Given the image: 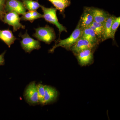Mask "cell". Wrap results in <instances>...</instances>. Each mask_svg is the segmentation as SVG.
<instances>
[{"instance_id": "13", "label": "cell", "mask_w": 120, "mask_h": 120, "mask_svg": "<svg viewBox=\"0 0 120 120\" xmlns=\"http://www.w3.org/2000/svg\"><path fill=\"white\" fill-rule=\"evenodd\" d=\"M94 21L98 23H104L109 16V13L101 9L91 7Z\"/></svg>"}, {"instance_id": "2", "label": "cell", "mask_w": 120, "mask_h": 120, "mask_svg": "<svg viewBox=\"0 0 120 120\" xmlns=\"http://www.w3.org/2000/svg\"><path fill=\"white\" fill-rule=\"evenodd\" d=\"M35 33L32 36L39 41L50 44L56 39V33L53 28L46 25L44 27L35 28Z\"/></svg>"}, {"instance_id": "19", "label": "cell", "mask_w": 120, "mask_h": 120, "mask_svg": "<svg viewBox=\"0 0 120 120\" xmlns=\"http://www.w3.org/2000/svg\"><path fill=\"white\" fill-rule=\"evenodd\" d=\"M22 2L26 9L29 11H36L41 7L38 1L33 0H22Z\"/></svg>"}, {"instance_id": "12", "label": "cell", "mask_w": 120, "mask_h": 120, "mask_svg": "<svg viewBox=\"0 0 120 120\" xmlns=\"http://www.w3.org/2000/svg\"><path fill=\"white\" fill-rule=\"evenodd\" d=\"M81 38L97 45L101 41L97 38L94 30L89 27L83 29Z\"/></svg>"}, {"instance_id": "5", "label": "cell", "mask_w": 120, "mask_h": 120, "mask_svg": "<svg viewBox=\"0 0 120 120\" xmlns=\"http://www.w3.org/2000/svg\"><path fill=\"white\" fill-rule=\"evenodd\" d=\"M24 97L26 102L30 105L39 104L37 84L35 81L31 82L26 87Z\"/></svg>"}, {"instance_id": "7", "label": "cell", "mask_w": 120, "mask_h": 120, "mask_svg": "<svg viewBox=\"0 0 120 120\" xmlns=\"http://www.w3.org/2000/svg\"><path fill=\"white\" fill-rule=\"evenodd\" d=\"M87 49L79 52L76 56L79 64L82 66L91 64L94 62V49Z\"/></svg>"}, {"instance_id": "14", "label": "cell", "mask_w": 120, "mask_h": 120, "mask_svg": "<svg viewBox=\"0 0 120 120\" xmlns=\"http://www.w3.org/2000/svg\"><path fill=\"white\" fill-rule=\"evenodd\" d=\"M0 39L2 40L10 48L17 39L13 35L12 31L8 30H0Z\"/></svg>"}, {"instance_id": "21", "label": "cell", "mask_w": 120, "mask_h": 120, "mask_svg": "<svg viewBox=\"0 0 120 120\" xmlns=\"http://www.w3.org/2000/svg\"><path fill=\"white\" fill-rule=\"evenodd\" d=\"M120 24V17H116L115 16L113 21L111 27V38L113 40H114L115 34Z\"/></svg>"}, {"instance_id": "1", "label": "cell", "mask_w": 120, "mask_h": 120, "mask_svg": "<svg viewBox=\"0 0 120 120\" xmlns=\"http://www.w3.org/2000/svg\"><path fill=\"white\" fill-rule=\"evenodd\" d=\"M82 30L79 22L76 28L69 37L65 39H59L56 41L55 45L49 50V52L53 53L56 48L59 47H63L67 50H70L72 46L81 38Z\"/></svg>"}, {"instance_id": "23", "label": "cell", "mask_w": 120, "mask_h": 120, "mask_svg": "<svg viewBox=\"0 0 120 120\" xmlns=\"http://www.w3.org/2000/svg\"><path fill=\"white\" fill-rule=\"evenodd\" d=\"M5 53L6 51H5L4 52L0 54V66L4 65L5 64L4 56Z\"/></svg>"}, {"instance_id": "22", "label": "cell", "mask_w": 120, "mask_h": 120, "mask_svg": "<svg viewBox=\"0 0 120 120\" xmlns=\"http://www.w3.org/2000/svg\"><path fill=\"white\" fill-rule=\"evenodd\" d=\"M6 1V0H0V13L4 15L5 13V7Z\"/></svg>"}, {"instance_id": "10", "label": "cell", "mask_w": 120, "mask_h": 120, "mask_svg": "<svg viewBox=\"0 0 120 120\" xmlns=\"http://www.w3.org/2000/svg\"><path fill=\"white\" fill-rule=\"evenodd\" d=\"M94 21L91 8L90 7H85L83 13L79 22L80 26L82 29L88 27Z\"/></svg>"}, {"instance_id": "20", "label": "cell", "mask_w": 120, "mask_h": 120, "mask_svg": "<svg viewBox=\"0 0 120 120\" xmlns=\"http://www.w3.org/2000/svg\"><path fill=\"white\" fill-rule=\"evenodd\" d=\"M38 87V95L39 104L44 105H45V86L41 84H37Z\"/></svg>"}, {"instance_id": "18", "label": "cell", "mask_w": 120, "mask_h": 120, "mask_svg": "<svg viewBox=\"0 0 120 120\" xmlns=\"http://www.w3.org/2000/svg\"><path fill=\"white\" fill-rule=\"evenodd\" d=\"M89 27L94 31L99 40L101 41L104 30V23H98L94 21Z\"/></svg>"}, {"instance_id": "15", "label": "cell", "mask_w": 120, "mask_h": 120, "mask_svg": "<svg viewBox=\"0 0 120 120\" xmlns=\"http://www.w3.org/2000/svg\"><path fill=\"white\" fill-rule=\"evenodd\" d=\"M115 16L109 15L104 23V30L101 41L111 38V27Z\"/></svg>"}, {"instance_id": "8", "label": "cell", "mask_w": 120, "mask_h": 120, "mask_svg": "<svg viewBox=\"0 0 120 120\" xmlns=\"http://www.w3.org/2000/svg\"><path fill=\"white\" fill-rule=\"evenodd\" d=\"M26 9L22 1L19 0H7L5 3V13L15 11L19 15H22L26 12Z\"/></svg>"}, {"instance_id": "4", "label": "cell", "mask_w": 120, "mask_h": 120, "mask_svg": "<svg viewBox=\"0 0 120 120\" xmlns=\"http://www.w3.org/2000/svg\"><path fill=\"white\" fill-rule=\"evenodd\" d=\"M19 37L22 38L20 41L22 49L26 53H30L34 50H39L41 48V43L38 40H36L31 38L27 33L26 30L23 34L20 33Z\"/></svg>"}, {"instance_id": "3", "label": "cell", "mask_w": 120, "mask_h": 120, "mask_svg": "<svg viewBox=\"0 0 120 120\" xmlns=\"http://www.w3.org/2000/svg\"><path fill=\"white\" fill-rule=\"evenodd\" d=\"M41 8L43 13V18L45 21L55 25L58 28L60 32V35L62 31L67 32L66 28L58 22L56 15L57 9L56 8L51 7L46 8L43 5H41Z\"/></svg>"}, {"instance_id": "24", "label": "cell", "mask_w": 120, "mask_h": 120, "mask_svg": "<svg viewBox=\"0 0 120 120\" xmlns=\"http://www.w3.org/2000/svg\"><path fill=\"white\" fill-rule=\"evenodd\" d=\"M4 15L2 14V13H0V19L2 20Z\"/></svg>"}, {"instance_id": "6", "label": "cell", "mask_w": 120, "mask_h": 120, "mask_svg": "<svg viewBox=\"0 0 120 120\" xmlns=\"http://www.w3.org/2000/svg\"><path fill=\"white\" fill-rule=\"evenodd\" d=\"M2 20L4 23L12 26L14 32L17 31L20 28L24 29L26 27L20 23L19 15L15 12H6L4 15Z\"/></svg>"}, {"instance_id": "11", "label": "cell", "mask_w": 120, "mask_h": 120, "mask_svg": "<svg viewBox=\"0 0 120 120\" xmlns=\"http://www.w3.org/2000/svg\"><path fill=\"white\" fill-rule=\"evenodd\" d=\"M45 105L56 101L58 97V93L55 88L51 86L45 85Z\"/></svg>"}, {"instance_id": "17", "label": "cell", "mask_w": 120, "mask_h": 120, "mask_svg": "<svg viewBox=\"0 0 120 120\" xmlns=\"http://www.w3.org/2000/svg\"><path fill=\"white\" fill-rule=\"evenodd\" d=\"M53 4L60 12L64 14L65 9L71 4L70 0H47Z\"/></svg>"}, {"instance_id": "9", "label": "cell", "mask_w": 120, "mask_h": 120, "mask_svg": "<svg viewBox=\"0 0 120 120\" xmlns=\"http://www.w3.org/2000/svg\"><path fill=\"white\" fill-rule=\"evenodd\" d=\"M97 45L91 43L84 39L80 38L72 46L70 50L76 56L77 53L84 50L87 49H95Z\"/></svg>"}, {"instance_id": "16", "label": "cell", "mask_w": 120, "mask_h": 120, "mask_svg": "<svg viewBox=\"0 0 120 120\" xmlns=\"http://www.w3.org/2000/svg\"><path fill=\"white\" fill-rule=\"evenodd\" d=\"M43 18V15L38 13L36 11H28L22 15L20 17V20L29 21L33 22L35 20Z\"/></svg>"}]
</instances>
